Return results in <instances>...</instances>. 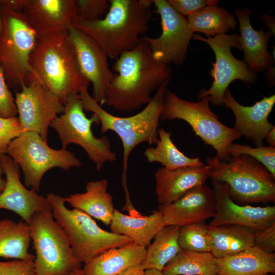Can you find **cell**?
Instances as JSON below:
<instances>
[{
  "instance_id": "cell-24",
  "label": "cell",
  "mask_w": 275,
  "mask_h": 275,
  "mask_svg": "<svg viewBox=\"0 0 275 275\" xmlns=\"http://www.w3.org/2000/svg\"><path fill=\"white\" fill-rule=\"evenodd\" d=\"M146 250L134 242L109 249L85 263L82 275H118L141 264Z\"/></svg>"
},
{
  "instance_id": "cell-43",
  "label": "cell",
  "mask_w": 275,
  "mask_h": 275,
  "mask_svg": "<svg viewBox=\"0 0 275 275\" xmlns=\"http://www.w3.org/2000/svg\"><path fill=\"white\" fill-rule=\"evenodd\" d=\"M265 139L269 146L275 147V126L269 131Z\"/></svg>"
},
{
  "instance_id": "cell-10",
  "label": "cell",
  "mask_w": 275,
  "mask_h": 275,
  "mask_svg": "<svg viewBox=\"0 0 275 275\" xmlns=\"http://www.w3.org/2000/svg\"><path fill=\"white\" fill-rule=\"evenodd\" d=\"M63 114L58 116L49 127L58 133L62 148L66 149L71 143L76 144L86 151L97 170H100L105 163L113 162L117 154L112 151L109 139L105 136H95L92 130L93 123L99 124L94 114L88 118L85 115L82 101L78 94L68 96L64 102Z\"/></svg>"
},
{
  "instance_id": "cell-32",
  "label": "cell",
  "mask_w": 275,
  "mask_h": 275,
  "mask_svg": "<svg viewBox=\"0 0 275 275\" xmlns=\"http://www.w3.org/2000/svg\"><path fill=\"white\" fill-rule=\"evenodd\" d=\"M186 19L194 33L201 32L207 37L227 34L237 25L234 15L217 5L206 6Z\"/></svg>"
},
{
  "instance_id": "cell-34",
  "label": "cell",
  "mask_w": 275,
  "mask_h": 275,
  "mask_svg": "<svg viewBox=\"0 0 275 275\" xmlns=\"http://www.w3.org/2000/svg\"><path fill=\"white\" fill-rule=\"evenodd\" d=\"M229 151L230 156L245 154L253 157L275 176V147L262 145L252 147L247 145L232 143Z\"/></svg>"
},
{
  "instance_id": "cell-16",
  "label": "cell",
  "mask_w": 275,
  "mask_h": 275,
  "mask_svg": "<svg viewBox=\"0 0 275 275\" xmlns=\"http://www.w3.org/2000/svg\"><path fill=\"white\" fill-rule=\"evenodd\" d=\"M215 203V213L209 225H237L253 232L265 229L275 222V206L239 205L230 198L228 185L211 182Z\"/></svg>"
},
{
  "instance_id": "cell-14",
  "label": "cell",
  "mask_w": 275,
  "mask_h": 275,
  "mask_svg": "<svg viewBox=\"0 0 275 275\" xmlns=\"http://www.w3.org/2000/svg\"><path fill=\"white\" fill-rule=\"evenodd\" d=\"M15 102L24 130L38 133L47 142L51 122L64 111L61 100L44 87L32 73L28 83L15 92Z\"/></svg>"
},
{
  "instance_id": "cell-19",
  "label": "cell",
  "mask_w": 275,
  "mask_h": 275,
  "mask_svg": "<svg viewBox=\"0 0 275 275\" xmlns=\"http://www.w3.org/2000/svg\"><path fill=\"white\" fill-rule=\"evenodd\" d=\"M274 103L275 95H272L263 97L252 106H244L236 100L229 88L223 98V104L235 116L233 129L257 146L262 145L264 140L274 127L268 120Z\"/></svg>"
},
{
  "instance_id": "cell-40",
  "label": "cell",
  "mask_w": 275,
  "mask_h": 275,
  "mask_svg": "<svg viewBox=\"0 0 275 275\" xmlns=\"http://www.w3.org/2000/svg\"><path fill=\"white\" fill-rule=\"evenodd\" d=\"M254 246L267 253H274L275 222L265 229L254 232Z\"/></svg>"
},
{
  "instance_id": "cell-25",
  "label": "cell",
  "mask_w": 275,
  "mask_h": 275,
  "mask_svg": "<svg viewBox=\"0 0 275 275\" xmlns=\"http://www.w3.org/2000/svg\"><path fill=\"white\" fill-rule=\"evenodd\" d=\"M108 184L105 179L91 180L87 183L85 192L71 194L64 199L73 208L109 226L115 209L113 197L107 191Z\"/></svg>"
},
{
  "instance_id": "cell-38",
  "label": "cell",
  "mask_w": 275,
  "mask_h": 275,
  "mask_svg": "<svg viewBox=\"0 0 275 275\" xmlns=\"http://www.w3.org/2000/svg\"><path fill=\"white\" fill-rule=\"evenodd\" d=\"M0 275H36L34 261L20 259L0 261Z\"/></svg>"
},
{
  "instance_id": "cell-18",
  "label": "cell",
  "mask_w": 275,
  "mask_h": 275,
  "mask_svg": "<svg viewBox=\"0 0 275 275\" xmlns=\"http://www.w3.org/2000/svg\"><path fill=\"white\" fill-rule=\"evenodd\" d=\"M23 13L38 38L67 33L78 17L76 0H30Z\"/></svg>"
},
{
  "instance_id": "cell-35",
  "label": "cell",
  "mask_w": 275,
  "mask_h": 275,
  "mask_svg": "<svg viewBox=\"0 0 275 275\" xmlns=\"http://www.w3.org/2000/svg\"><path fill=\"white\" fill-rule=\"evenodd\" d=\"M25 131L18 117H0V154H7L11 142Z\"/></svg>"
},
{
  "instance_id": "cell-12",
  "label": "cell",
  "mask_w": 275,
  "mask_h": 275,
  "mask_svg": "<svg viewBox=\"0 0 275 275\" xmlns=\"http://www.w3.org/2000/svg\"><path fill=\"white\" fill-rule=\"evenodd\" d=\"M239 35L223 34L207 38L194 34L193 39L205 42L213 50L215 62L210 74L213 79L208 90L202 89L198 94V99L209 96L210 102L214 105L223 104L226 90L234 80L239 79L249 84H253L257 79L256 73L252 72L244 60L235 58L231 52L232 47L241 50Z\"/></svg>"
},
{
  "instance_id": "cell-11",
  "label": "cell",
  "mask_w": 275,
  "mask_h": 275,
  "mask_svg": "<svg viewBox=\"0 0 275 275\" xmlns=\"http://www.w3.org/2000/svg\"><path fill=\"white\" fill-rule=\"evenodd\" d=\"M7 154L21 169L24 185L37 192L43 176L49 170L57 167L69 170L81 166L74 153L66 149L50 148L38 133L31 131L13 140Z\"/></svg>"
},
{
  "instance_id": "cell-45",
  "label": "cell",
  "mask_w": 275,
  "mask_h": 275,
  "mask_svg": "<svg viewBox=\"0 0 275 275\" xmlns=\"http://www.w3.org/2000/svg\"><path fill=\"white\" fill-rule=\"evenodd\" d=\"M144 275H164L161 271L155 269H146Z\"/></svg>"
},
{
  "instance_id": "cell-42",
  "label": "cell",
  "mask_w": 275,
  "mask_h": 275,
  "mask_svg": "<svg viewBox=\"0 0 275 275\" xmlns=\"http://www.w3.org/2000/svg\"><path fill=\"white\" fill-rule=\"evenodd\" d=\"M145 270L141 264L131 267L118 275H144Z\"/></svg>"
},
{
  "instance_id": "cell-8",
  "label": "cell",
  "mask_w": 275,
  "mask_h": 275,
  "mask_svg": "<svg viewBox=\"0 0 275 275\" xmlns=\"http://www.w3.org/2000/svg\"><path fill=\"white\" fill-rule=\"evenodd\" d=\"M3 30L0 35V66L9 88L20 90L32 73L31 55L38 37L23 13L2 8Z\"/></svg>"
},
{
  "instance_id": "cell-13",
  "label": "cell",
  "mask_w": 275,
  "mask_h": 275,
  "mask_svg": "<svg viewBox=\"0 0 275 275\" xmlns=\"http://www.w3.org/2000/svg\"><path fill=\"white\" fill-rule=\"evenodd\" d=\"M161 19V33L156 38L146 36L142 39L148 45L156 60L168 65H180L185 61L194 32L185 16L175 10L166 0H154Z\"/></svg>"
},
{
  "instance_id": "cell-48",
  "label": "cell",
  "mask_w": 275,
  "mask_h": 275,
  "mask_svg": "<svg viewBox=\"0 0 275 275\" xmlns=\"http://www.w3.org/2000/svg\"><path fill=\"white\" fill-rule=\"evenodd\" d=\"M216 275H220V274H216Z\"/></svg>"
},
{
  "instance_id": "cell-28",
  "label": "cell",
  "mask_w": 275,
  "mask_h": 275,
  "mask_svg": "<svg viewBox=\"0 0 275 275\" xmlns=\"http://www.w3.org/2000/svg\"><path fill=\"white\" fill-rule=\"evenodd\" d=\"M31 241L30 227L24 221L0 219V257L34 261L29 251Z\"/></svg>"
},
{
  "instance_id": "cell-30",
  "label": "cell",
  "mask_w": 275,
  "mask_h": 275,
  "mask_svg": "<svg viewBox=\"0 0 275 275\" xmlns=\"http://www.w3.org/2000/svg\"><path fill=\"white\" fill-rule=\"evenodd\" d=\"M158 135L159 139L156 146L148 147L144 152L149 163L159 162L169 171L204 165L199 157L187 156L180 151L173 142L171 131H167L163 128H158Z\"/></svg>"
},
{
  "instance_id": "cell-33",
  "label": "cell",
  "mask_w": 275,
  "mask_h": 275,
  "mask_svg": "<svg viewBox=\"0 0 275 275\" xmlns=\"http://www.w3.org/2000/svg\"><path fill=\"white\" fill-rule=\"evenodd\" d=\"M208 225L205 222L179 227L178 240L181 249L210 252Z\"/></svg>"
},
{
  "instance_id": "cell-9",
  "label": "cell",
  "mask_w": 275,
  "mask_h": 275,
  "mask_svg": "<svg viewBox=\"0 0 275 275\" xmlns=\"http://www.w3.org/2000/svg\"><path fill=\"white\" fill-rule=\"evenodd\" d=\"M36 275H64L81 268L68 238L55 220L52 210L35 213L29 224Z\"/></svg>"
},
{
  "instance_id": "cell-4",
  "label": "cell",
  "mask_w": 275,
  "mask_h": 275,
  "mask_svg": "<svg viewBox=\"0 0 275 275\" xmlns=\"http://www.w3.org/2000/svg\"><path fill=\"white\" fill-rule=\"evenodd\" d=\"M169 80L163 82L142 111L127 117L115 116L104 109L90 95L88 89H82L78 94L84 110L97 117L100 131L104 133L112 130L120 139L123 148L122 177H127L128 159L135 147L143 142L156 144L158 140L160 114Z\"/></svg>"
},
{
  "instance_id": "cell-7",
  "label": "cell",
  "mask_w": 275,
  "mask_h": 275,
  "mask_svg": "<svg viewBox=\"0 0 275 275\" xmlns=\"http://www.w3.org/2000/svg\"><path fill=\"white\" fill-rule=\"evenodd\" d=\"M210 97L191 102L183 99L167 89L163 99L160 121L182 120L191 127L195 134L205 144L216 151L221 161L230 159L229 147L233 142L241 137L233 128L223 124L210 108Z\"/></svg>"
},
{
  "instance_id": "cell-37",
  "label": "cell",
  "mask_w": 275,
  "mask_h": 275,
  "mask_svg": "<svg viewBox=\"0 0 275 275\" xmlns=\"http://www.w3.org/2000/svg\"><path fill=\"white\" fill-rule=\"evenodd\" d=\"M18 114L15 98L9 90L4 72L0 66V117H16Z\"/></svg>"
},
{
  "instance_id": "cell-5",
  "label": "cell",
  "mask_w": 275,
  "mask_h": 275,
  "mask_svg": "<svg viewBox=\"0 0 275 275\" xmlns=\"http://www.w3.org/2000/svg\"><path fill=\"white\" fill-rule=\"evenodd\" d=\"M211 182L225 183L231 199L236 203L267 204L275 201V176L253 157L241 154L222 161L207 157Z\"/></svg>"
},
{
  "instance_id": "cell-21",
  "label": "cell",
  "mask_w": 275,
  "mask_h": 275,
  "mask_svg": "<svg viewBox=\"0 0 275 275\" xmlns=\"http://www.w3.org/2000/svg\"><path fill=\"white\" fill-rule=\"evenodd\" d=\"M211 167H187L169 171L159 168L154 174L155 194L159 205L167 206L193 189L205 184Z\"/></svg>"
},
{
  "instance_id": "cell-29",
  "label": "cell",
  "mask_w": 275,
  "mask_h": 275,
  "mask_svg": "<svg viewBox=\"0 0 275 275\" xmlns=\"http://www.w3.org/2000/svg\"><path fill=\"white\" fill-rule=\"evenodd\" d=\"M179 229L178 226L168 225L158 232L153 242L146 248L145 256L141 264L143 269L161 271L176 256L181 250L178 240Z\"/></svg>"
},
{
  "instance_id": "cell-15",
  "label": "cell",
  "mask_w": 275,
  "mask_h": 275,
  "mask_svg": "<svg viewBox=\"0 0 275 275\" xmlns=\"http://www.w3.org/2000/svg\"><path fill=\"white\" fill-rule=\"evenodd\" d=\"M80 71L92 84V97L102 106L114 73L109 67L108 56L92 38L71 25L67 32Z\"/></svg>"
},
{
  "instance_id": "cell-31",
  "label": "cell",
  "mask_w": 275,
  "mask_h": 275,
  "mask_svg": "<svg viewBox=\"0 0 275 275\" xmlns=\"http://www.w3.org/2000/svg\"><path fill=\"white\" fill-rule=\"evenodd\" d=\"M161 272L164 275H216L219 269L210 252L181 249Z\"/></svg>"
},
{
  "instance_id": "cell-36",
  "label": "cell",
  "mask_w": 275,
  "mask_h": 275,
  "mask_svg": "<svg viewBox=\"0 0 275 275\" xmlns=\"http://www.w3.org/2000/svg\"><path fill=\"white\" fill-rule=\"evenodd\" d=\"M78 18L86 20L99 19L109 7L107 0H76Z\"/></svg>"
},
{
  "instance_id": "cell-26",
  "label": "cell",
  "mask_w": 275,
  "mask_h": 275,
  "mask_svg": "<svg viewBox=\"0 0 275 275\" xmlns=\"http://www.w3.org/2000/svg\"><path fill=\"white\" fill-rule=\"evenodd\" d=\"M220 275H266L275 272V253L253 246L233 255L216 258Z\"/></svg>"
},
{
  "instance_id": "cell-23",
  "label": "cell",
  "mask_w": 275,
  "mask_h": 275,
  "mask_svg": "<svg viewBox=\"0 0 275 275\" xmlns=\"http://www.w3.org/2000/svg\"><path fill=\"white\" fill-rule=\"evenodd\" d=\"M109 226L112 233L126 236L147 248L158 232L166 225L158 209L149 215H126L115 209Z\"/></svg>"
},
{
  "instance_id": "cell-47",
  "label": "cell",
  "mask_w": 275,
  "mask_h": 275,
  "mask_svg": "<svg viewBox=\"0 0 275 275\" xmlns=\"http://www.w3.org/2000/svg\"><path fill=\"white\" fill-rule=\"evenodd\" d=\"M3 30V20L2 18V7L0 2V35Z\"/></svg>"
},
{
  "instance_id": "cell-46",
  "label": "cell",
  "mask_w": 275,
  "mask_h": 275,
  "mask_svg": "<svg viewBox=\"0 0 275 275\" xmlns=\"http://www.w3.org/2000/svg\"><path fill=\"white\" fill-rule=\"evenodd\" d=\"M82 269H77L64 275H82Z\"/></svg>"
},
{
  "instance_id": "cell-17",
  "label": "cell",
  "mask_w": 275,
  "mask_h": 275,
  "mask_svg": "<svg viewBox=\"0 0 275 275\" xmlns=\"http://www.w3.org/2000/svg\"><path fill=\"white\" fill-rule=\"evenodd\" d=\"M0 164L6 176L5 186L0 194V209L15 212L29 225L35 213L52 210L46 197L22 184L20 167L10 156L0 154Z\"/></svg>"
},
{
  "instance_id": "cell-22",
  "label": "cell",
  "mask_w": 275,
  "mask_h": 275,
  "mask_svg": "<svg viewBox=\"0 0 275 275\" xmlns=\"http://www.w3.org/2000/svg\"><path fill=\"white\" fill-rule=\"evenodd\" d=\"M253 11L248 9L235 11L239 23V42L244 52V61L250 70L256 73L268 67L273 63V57L267 50L272 31L264 32L253 29L250 22Z\"/></svg>"
},
{
  "instance_id": "cell-3",
  "label": "cell",
  "mask_w": 275,
  "mask_h": 275,
  "mask_svg": "<svg viewBox=\"0 0 275 275\" xmlns=\"http://www.w3.org/2000/svg\"><path fill=\"white\" fill-rule=\"evenodd\" d=\"M32 73L63 102L70 95L88 89L67 33L38 38L30 58Z\"/></svg>"
},
{
  "instance_id": "cell-6",
  "label": "cell",
  "mask_w": 275,
  "mask_h": 275,
  "mask_svg": "<svg viewBox=\"0 0 275 275\" xmlns=\"http://www.w3.org/2000/svg\"><path fill=\"white\" fill-rule=\"evenodd\" d=\"M55 220L64 230L75 257L86 263L103 252L133 242L129 238L100 228L89 215L68 209L63 197L52 193L46 195Z\"/></svg>"
},
{
  "instance_id": "cell-41",
  "label": "cell",
  "mask_w": 275,
  "mask_h": 275,
  "mask_svg": "<svg viewBox=\"0 0 275 275\" xmlns=\"http://www.w3.org/2000/svg\"><path fill=\"white\" fill-rule=\"evenodd\" d=\"M30 0H3L0 1L2 9L18 13H23Z\"/></svg>"
},
{
  "instance_id": "cell-49",
  "label": "cell",
  "mask_w": 275,
  "mask_h": 275,
  "mask_svg": "<svg viewBox=\"0 0 275 275\" xmlns=\"http://www.w3.org/2000/svg\"><path fill=\"white\" fill-rule=\"evenodd\" d=\"M266 275H269V274H266Z\"/></svg>"
},
{
  "instance_id": "cell-2",
  "label": "cell",
  "mask_w": 275,
  "mask_h": 275,
  "mask_svg": "<svg viewBox=\"0 0 275 275\" xmlns=\"http://www.w3.org/2000/svg\"><path fill=\"white\" fill-rule=\"evenodd\" d=\"M103 18H78L73 25L94 39L108 58L117 59L136 46L148 30L152 17L151 0H109Z\"/></svg>"
},
{
  "instance_id": "cell-27",
  "label": "cell",
  "mask_w": 275,
  "mask_h": 275,
  "mask_svg": "<svg viewBox=\"0 0 275 275\" xmlns=\"http://www.w3.org/2000/svg\"><path fill=\"white\" fill-rule=\"evenodd\" d=\"M210 252L215 258L233 255L254 246V232L242 226L208 225Z\"/></svg>"
},
{
  "instance_id": "cell-39",
  "label": "cell",
  "mask_w": 275,
  "mask_h": 275,
  "mask_svg": "<svg viewBox=\"0 0 275 275\" xmlns=\"http://www.w3.org/2000/svg\"><path fill=\"white\" fill-rule=\"evenodd\" d=\"M169 4L177 12L189 16L207 6L217 5V0H168Z\"/></svg>"
},
{
  "instance_id": "cell-20",
  "label": "cell",
  "mask_w": 275,
  "mask_h": 275,
  "mask_svg": "<svg viewBox=\"0 0 275 275\" xmlns=\"http://www.w3.org/2000/svg\"><path fill=\"white\" fill-rule=\"evenodd\" d=\"M157 209L161 212L166 226L180 227L205 222L215 213L213 189L203 184L168 205H159Z\"/></svg>"
},
{
  "instance_id": "cell-44",
  "label": "cell",
  "mask_w": 275,
  "mask_h": 275,
  "mask_svg": "<svg viewBox=\"0 0 275 275\" xmlns=\"http://www.w3.org/2000/svg\"><path fill=\"white\" fill-rule=\"evenodd\" d=\"M4 173L2 168L0 164V194L3 191L5 186L6 180L2 177V174Z\"/></svg>"
},
{
  "instance_id": "cell-1",
  "label": "cell",
  "mask_w": 275,
  "mask_h": 275,
  "mask_svg": "<svg viewBox=\"0 0 275 275\" xmlns=\"http://www.w3.org/2000/svg\"><path fill=\"white\" fill-rule=\"evenodd\" d=\"M112 69L117 73L108 87L105 104L123 112L148 104L152 93L172 76L171 67L155 59L142 39L134 48L121 54Z\"/></svg>"
}]
</instances>
